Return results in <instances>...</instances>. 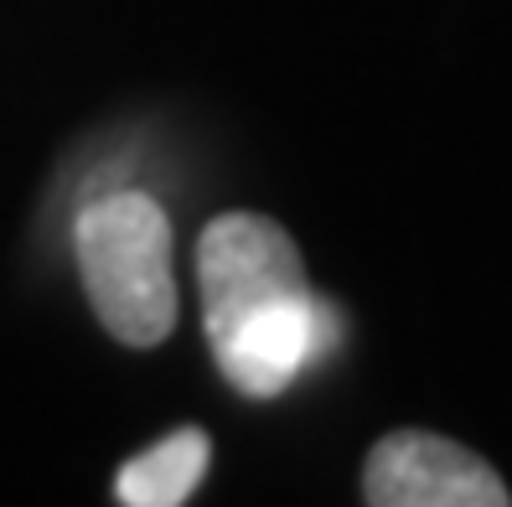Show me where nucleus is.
<instances>
[{"label":"nucleus","instance_id":"obj_1","mask_svg":"<svg viewBox=\"0 0 512 507\" xmlns=\"http://www.w3.org/2000/svg\"><path fill=\"white\" fill-rule=\"evenodd\" d=\"M202 326L223 378L249 399L285 394L337 337V316L306 285L295 238L264 213H223L197 244Z\"/></svg>","mask_w":512,"mask_h":507},{"label":"nucleus","instance_id":"obj_2","mask_svg":"<svg viewBox=\"0 0 512 507\" xmlns=\"http://www.w3.org/2000/svg\"><path fill=\"white\" fill-rule=\"evenodd\" d=\"M78 270L114 342L156 347L176 326L171 223L145 192H109L78 213Z\"/></svg>","mask_w":512,"mask_h":507},{"label":"nucleus","instance_id":"obj_3","mask_svg":"<svg viewBox=\"0 0 512 507\" xmlns=\"http://www.w3.org/2000/svg\"><path fill=\"white\" fill-rule=\"evenodd\" d=\"M363 497L373 507H507L512 502L507 482L476 451L430 430L383 435L363 466Z\"/></svg>","mask_w":512,"mask_h":507},{"label":"nucleus","instance_id":"obj_4","mask_svg":"<svg viewBox=\"0 0 512 507\" xmlns=\"http://www.w3.org/2000/svg\"><path fill=\"white\" fill-rule=\"evenodd\" d=\"M207 456H213V445H207L202 430H176V435L156 440L145 456H135L125 471H119L114 497L130 502V507H176V502H187L192 487L202 482Z\"/></svg>","mask_w":512,"mask_h":507}]
</instances>
